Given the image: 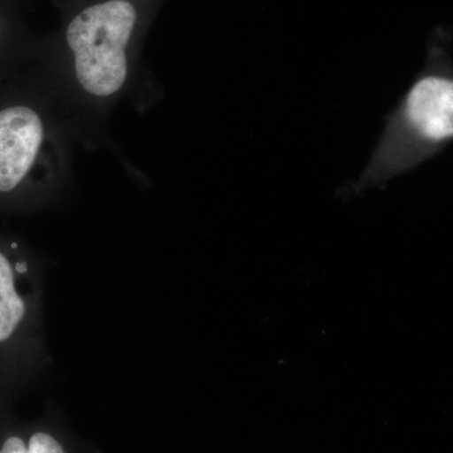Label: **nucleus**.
I'll list each match as a JSON object with an SVG mask.
<instances>
[{"label":"nucleus","mask_w":453,"mask_h":453,"mask_svg":"<svg viewBox=\"0 0 453 453\" xmlns=\"http://www.w3.org/2000/svg\"><path fill=\"white\" fill-rule=\"evenodd\" d=\"M142 14L135 0H95L65 23L61 52L33 65L77 138L94 135L134 88L140 71L136 40Z\"/></svg>","instance_id":"nucleus-1"},{"label":"nucleus","mask_w":453,"mask_h":453,"mask_svg":"<svg viewBox=\"0 0 453 453\" xmlns=\"http://www.w3.org/2000/svg\"><path fill=\"white\" fill-rule=\"evenodd\" d=\"M73 125L32 65L0 82V216L53 207L73 183Z\"/></svg>","instance_id":"nucleus-2"},{"label":"nucleus","mask_w":453,"mask_h":453,"mask_svg":"<svg viewBox=\"0 0 453 453\" xmlns=\"http://www.w3.org/2000/svg\"><path fill=\"white\" fill-rule=\"evenodd\" d=\"M453 140L451 32L438 29L429 41L422 70L387 115L377 145L347 196L386 187L445 151Z\"/></svg>","instance_id":"nucleus-3"},{"label":"nucleus","mask_w":453,"mask_h":453,"mask_svg":"<svg viewBox=\"0 0 453 453\" xmlns=\"http://www.w3.org/2000/svg\"><path fill=\"white\" fill-rule=\"evenodd\" d=\"M43 276L31 247L0 231V393L31 386L50 365Z\"/></svg>","instance_id":"nucleus-4"},{"label":"nucleus","mask_w":453,"mask_h":453,"mask_svg":"<svg viewBox=\"0 0 453 453\" xmlns=\"http://www.w3.org/2000/svg\"><path fill=\"white\" fill-rule=\"evenodd\" d=\"M31 62L18 35L13 5L9 0H0V82Z\"/></svg>","instance_id":"nucleus-5"},{"label":"nucleus","mask_w":453,"mask_h":453,"mask_svg":"<svg viewBox=\"0 0 453 453\" xmlns=\"http://www.w3.org/2000/svg\"><path fill=\"white\" fill-rule=\"evenodd\" d=\"M0 453H67L64 443L43 429L31 434H9L0 441Z\"/></svg>","instance_id":"nucleus-6"}]
</instances>
